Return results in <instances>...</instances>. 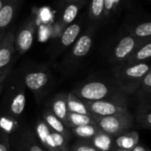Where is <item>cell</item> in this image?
I'll use <instances>...</instances> for the list:
<instances>
[{
    "mask_svg": "<svg viewBox=\"0 0 151 151\" xmlns=\"http://www.w3.org/2000/svg\"><path fill=\"white\" fill-rule=\"evenodd\" d=\"M92 117L102 131L109 133L112 137H116L129 129L133 125L134 120L132 114L128 111L119 115L108 117L92 116Z\"/></svg>",
    "mask_w": 151,
    "mask_h": 151,
    "instance_id": "obj_1",
    "label": "cell"
},
{
    "mask_svg": "<svg viewBox=\"0 0 151 151\" xmlns=\"http://www.w3.org/2000/svg\"><path fill=\"white\" fill-rule=\"evenodd\" d=\"M35 134L40 143L50 151H69L68 141L61 134L50 130L42 119L36 122Z\"/></svg>",
    "mask_w": 151,
    "mask_h": 151,
    "instance_id": "obj_2",
    "label": "cell"
},
{
    "mask_svg": "<svg viewBox=\"0 0 151 151\" xmlns=\"http://www.w3.org/2000/svg\"><path fill=\"white\" fill-rule=\"evenodd\" d=\"M72 93L83 101H96L104 100L110 93V89L105 84L95 81L76 88Z\"/></svg>",
    "mask_w": 151,
    "mask_h": 151,
    "instance_id": "obj_3",
    "label": "cell"
},
{
    "mask_svg": "<svg viewBox=\"0 0 151 151\" xmlns=\"http://www.w3.org/2000/svg\"><path fill=\"white\" fill-rule=\"evenodd\" d=\"M84 102L91 116L95 117H108L127 112V108L126 105L116 101L101 100L96 101Z\"/></svg>",
    "mask_w": 151,
    "mask_h": 151,
    "instance_id": "obj_4",
    "label": "cell"
},
{
    "mask_svg": "<svg viewBox=\"0 0 151 151\" xmlns=\"http://www.w3.org/2000/svg\"><path fill=\"white\" fill-rule=\"evenodd\" d=\"M145 40L146 39L136 38L131 35L125 36L119 40L114 49V59L117 61H125Z\"/></svg>",
    "mask_w": 151,
    "mask_h": 151,
    "instance_id": "obj_5",
    "label": "cell"
},
{
    "mask_svg": "<svg viewBox=\"0 0 151 151\" xmlns=\"http://www.w3.org/2000/svg\"><path fill=\"white\" fill-rule=\"evenodd\" d=\"M35 32V24L33 20L26 23L21 29L14 36V48L19 53L23 54L27 52L34 42V36Z\"/></svg>",
    "mask_w": 151,
    "mask_h": 151,
    "instance_id": "obj_6",
    "label": "cell"
},
{
    "mask_svg": "<svg viewBox=\"0 0 151 151\" xmlns=\"http://www.w3.org/2000/svg\"><path fill=\"white\" fill-rule=\"evenodd\" d=\"M13 30L5 32L0 43V69L9 66L15 53Z\"/></svg>",
    "mask_w": 151,
    "mask_h": 151,
    "instance_id": "obj_7",
    "label": "cell"
},
{
    "mask_svg": "<svg viewBox=\"0 0 151 151\" xmlns=\"http://www.w3.org/2000/svg\"><path fill=\"white\" fill-rule=\"evenodd\" d=\"M22 1L23 0H5L0 11V32L5 31V28L13 20Z\"/></svg>",
    "mask_w": 151,
    "mask_h": 151,
    "instance_id": "obj_8",
    "label": "cell"
},
{
    "mask_svg": "<svg viewBox=\"0 0 151 151\" xmlns=\"http://www.w3.org/2000/svg\"><path fill=\"white\" fill-rule=\"evenodd\" d=\"M42 120L50 130L61 134L68 142L72 139V133L70 130L61 120H59L55 115H53L50 110H46L45 112H43Z\"/></svg>",
    "mask_w": 151,
    "mask_h": 151,
    "instance_id": "obj_9",
    "label": "cell"
},
{
    "mask_svg": "<svg viewBox=\"0 0 151 151\" xmlns=\"http://www.w3.org/2000/svg\"><path fill=\"white\" fill-rule=\"evenodd\" d=\"M139 143V133L136 131L131 132H124L119 135L115 137L113 147L126 150H132L136 145Z\"/></svg>",
    "mask_w": 151,
    "mask_h": 151,
    "instance_id": "obj_10",
    "label": "cell"
},
{
    "mask_svg": "<svg viewBox=\"0 0 151 151\" xmlns=\"http://www.w3.org/2000/svg\"><path fill=\"white\" fill-rule=\"evenodd\" d=\"M150 71V68L148 63L142 62L134 65H128L122 70V75L127 79L133 80L134 83L140 84L141 79Z\"/></svg>",
    "mask_w": 151,
    "mask_h": 151,
    "instance_id": "obj_11",
    "label": "cell"
},
{
    "mask_svg": "<svg viewBox=\"0 0 151 151\" xmlns=\"http://www.w3.org/2000/svg\"><path fill=\"white\" fill-rule=\"evenodd\" d=\"M151 56L150 38L146 39L125 61L127 65H134L148 61Z\"/></svg>",
    "mask_w": 151,
    "mask_h": 151,
    "instance_id": "obj_12",
    "label": "cell"
},
{
    "mask_svg": "<svg viewBox=\"0 0 151 151\" xmlns=\"http://www.w3.org/2000/svg\"><path fill=\"white\" fill-rule=\"evenodd\" d=\"M50 111L53 115H55L59 120H61L65 125L67 121L68 109H67V98L66 94L60 93L58 94L51 102Z\"/></svg>",
    "mask_w": 151,
    "mask_h": 151,
    "instance_id": "obj_13",
    "label": "cell"
},
{
    "mask_svg": "<svg viewBox=\"0 0 151 151\" xmlns=\"http://www.w3.org/2000/svg\"><path fill=\"white\" fill-rule=\"evenodd\" d=\"M25 85L33 92H39L48 83V74L42 71H35L27 74L25 77Z\"/></svg>",
    "mask_w": 151,
    "mask_h": 151,
    "instance_id": "obj_14",
    "label": "cell"
},
{
    "mask_svg": "<svg viewBox=\"0 0 151 151\" xmlns=\"http://www.w3.org/2000/svg\"><path fill=\"white\" fill-rule=\"evenodd\" d=\"M93 44L92 31H87L74 44L72 49V54L75 58H81L88 53Z\"/></svg>",
    "mask_w": 151,
    "mask_h": 151,
    "instance_id": "obj_15",
    "label": "cell"
},
{
    "mask_svg": "<svg viewBox=\"0 0 151 151\" xmlns=\"http://www.w3.org/2000/svg\"><path fill=\"white\" fill-rule=\"evenodd\" d=\"M91 145L100 151H111L113 148L114 137L101 129L91 139Z\"/></svg>",
    "mask_w": 151,
    "mask_h": 151,
    "instance_id": "obj_16",
    "label": "cell"
},
{
    "mask_svg": "<svg viewBox=\"0 0 151 151\" xmlns=\"http://www.w3.org/2000/svg\"><path fill=\"white\" fill-rule=\"evenodd\" d=\"M83 4H84L83 2H69L68 3V4L65 7L62 12L61 20H60V24L62 27L69 25L76 18L78 12Z\"/></svg>",
    "mask_w": 151,
    "mask_h": 151,
    "instance_id": "obj_17",
    "label": "cell"
},
{
    "mask_svg": "<svg viewBox=\"0 0 151 151\" xmlns=\"http://www.w3.org/2000/svg\"><path fill=\"white\" fill-rule=\"evenodd\" d=\"M66 98H67V109H68L69 112L91 116L90 112L88 111V109L83 101H81V99L76 97L72 93H67Z\"/></svg>",
    "mask_w": 151,
    "mask_h": 151,
    "instance_id": "obj_18",
    "label": "cell"
},
{
    "mask_svg": "<svg viewBox=\"0 0 151 151\" xmlns=\"http://www.w3.org/2000/svg\"><path fill=\"white\" fill-rule=\"evenodd\" d=\"M86 125H96L92 116L68 112L67 121H66V126L68 129L72 127H77Z\"/></svg>",
    "mask_w": 151,
    "mask_h": 151,
    "instance_id": "obj_19",
    "label": "cell"
},
{
    "mask_svg": "<svg viewBox=\"0 0 151 151\" xmlns=\"http://www.w3.org/2000/svg\"><path fill=\"white\" fill-rule=\"evenodd\" d=\"M80 32H81V25L79 23H73L68 25V27L63 31L60 37L61 44L65 47L70 46L72 44L75 42Z\"/></svg>",
    "mask_w": 151,
    "mask_h": 151,
    "instance_id": "obj_20",
    "label": "cell"
},
{
    "mask_svg": "<svg viewBox=\"0 0 151 151\" xmlns=\"http://www.w3.org/2000/svg\"><path fill=\"white\" fill-rule=\"evenodd\" d=\"M72 135L84 140H90L100 130L97 125H86L69 129Z\"/></svg>",
    "mask_w": 151,
    "mask_h": 151,
    "instance_id": "obj_21",
    "label": "cell"
},
{
    "mask_svg": "<svg viewBox=\"0 0 151 151\" xmlns=\"http://www.w3.org/2000/svg\"><path fill=\"white\" fill-rule=\"evenodd\" d=\"M26 106V94L22 89L18 90L14 97L12 98L11 104H10V111L11 113L15 116L19 117L22 114L25 109Z\"/></svg>",
    "mask_w": 151,
    "mask_h": 151,
    "instance_id": "obj_22",
    "label": "cell"
},
{
    "mask_svg": "<svg viewBox=\"0 0 151 151\" xmlns=\"http://www.w3.org/2000/svg\"><path fill=\"white\" fill-rule=\"evenodd\" d=\"M104 0H91L88 14L92 20L99 21L104 20Z\"/></svg>",
    "mask_w": 151,
    "mask_h": 151,
    "instance_id": "obj_23",
    "label": "cell"
},
{
    "mask_svg": "<svg viewBox=\"0 0 151 151\" xmlns=\"http://www.w3.org/2000/svg\"><path fill=\"white\" fill-rule=\"evenodd\" d=\"M139 39H147L150 38L151 36V22L145 21L136 25L129 34Z\"/></svg>",
    "mask_w": 151,
    "mask_h": 151,
    "instance_id": "obj_24",
    "label": "cell"
},
{
    "mask_svg": "<svg viewBox=\"0 0 151 151\" xmlns=\"http://www.w3.org/2000/svg\"><path fill=\"white\" fill-rule=\"evenodd\" d=\"M125 0H104V19H109L115 15L122 6Z\"/></svg>",
    "mask_w": 151,
    "mask_h": 151,
    "instance_id": "obj_25",
    "label": "cell"
},
{
    "mask_svg": "<svg viewBox=\"0 0 151 151\" xmlns=\"http://www.w3.org/2000/svg\"><path fill=\"white\" fill-rule=\"evenodd\" d=\"M150 106L147 108H142L140 111L138 112V115L136 117L138 123L142 126L147 129L151 128V113L150 110Z\"/></svg>",
    "mask_w": 151,
    "mask_h": 151,
    "instance_id": "obj_26",
    "label": "cell"
},
{
    "mask_svg": "<svg viewBox=\"0 0 151 151\" xmlns=\"http://www.w3.org/2000/svg\"><path fill=\"white\" fill-rule=\"evenodd\" d=\"M140 85L142 91L147 94H150L151 93V73L148 72L140 81Z\"/></svg>",
    "mask_w": 151,
    "mask_h": 151,
    "instance_id": "obj_27",
    "label": "cell"
},
{
    "mask_svg": "<svg viewBox=\"0 0 151 151\" xmlns=\"http://www.w3.org/2000/svg\"><path fill=\"white\" fill-rule=\"evenodd\" d=\"M69 151H100L94 148L90 143L86 142H78L75 145H73Z\"/></svg>",
    "mask_w": 151,
    "mask_h": 151,
    "instance_id": "obj_28",
    "label": "cell"
},
{
    "mask_svg": "<svg viewBox=\"0 0 151 151\" xmlns=\"http://www.w3.org/2000/svg\"><path fill=\"white\" fill-rule=\"evenodd\" d=\"M26 151H43L39 144L35 142L33 137H27L26 142Z\"/></svg>",
    "mask_w": 151,
    "mask_h": 151,
    "instance_id": "obj_29",
    "label": "cell"
},
{
    "mask_svg": "<svg viewBox=\"0 0 151 151\" xmlns=\"http://www.w3.org/2000/svg\"><path fill=\"white\" fill-rule=\"evenodd\" d=\"M10 71H11V67L10 66H7V67L4 68L2 69H0V85L6 79V77L10 74Z\"/></svg>",
    "mask_w": 151,
    "mask_h": 151,
    "instance_id": "obj_30",
    "label": "cell"
},
{
    "mask_svg": "<svg viewBox=\"0 0 151 151\" xmlns=\"http://www.w3.org/2000/svg\"><path fill=\"white\" fill-rule=\"evenodd\" d=\"M9 148L10 146H9V142L7 139L0 142V151H9Z\"/></svg>",
    "mask_w": 151,
    "mask_h": 151,
    "instance_id": "obj_31",
    "label": "cell"
},
{
    "mask_svg": "<svg viewBox=\"0 0 151 151\" xmlns=\"http://www.w3.org/2000/svg\"><path fill=\"white\" fill-rule=\"evenodd\" d=\"M131 151H149L146 148H144L143 146H141V145H136L133 150Z\"/></svg>",
    "mask_w": 151,
    "mask_h": 151,
    "instance_id": "obj_32",
    "label": "cell"
},
{
    "mask_svg": "<svg viewBox=\"0 0 151 151\" xmlns=\"http://www.w3.org/2000/svg\"><path fill=\"white\" fill-rule=\"evenodd\" d=\"M111 151H131V150H121V149H118V148H115L113 147L112 150Z\"/></svg>",
    "mask_w": 151,
    "mask_h": 151,
    "instance_id": "obj_33",
    "label": "cell"
},
{
    "mask_svg": "<svg viewBox=\"0 0 151 151\" xmlns=\"http://www.w3.org/2000/svg\"><path fill=\"white\" fill-rule=\"evenodd\" d=\"M65 1H66L67 3H69V2H83V3H85L86 0H65Z\"/></svg>",
    "mask_w": 151,
    "mask_h": 151,
    "instance_id": "obj_34",
    "label": "cell"
},
{
    "mask_svg": "<svg viewBox=\"0 0 151 151\" xmlns=\"http://www.w3.org/2000/svg\"><path fill=\"white\" fill-rule=\"evenodd\" d=\"M4 34H5V31H4V32H0V43H1V41H2V39H3V37H4Z\"/></svg>",
    "mask_w": 151,
    "mask_h": 151,
    "instance_id": "obj_35",
    "label": "cell"
},
{
    "mask_svg": "<svg viewBox=\"0 0 151 151\" xmlns=\"http://www.w3.org/2000/svg\"><path fill=\"white\" fill-rule=\"evenodd\" d=\"M4 2H5V0H0V11H1V9H2V7H3Z\"/></svg>",
    "mask_w": 151,
    "mask_h": 151,
    "instance_id": "obj_36",
    "label": "cell"
}]
</instances>
